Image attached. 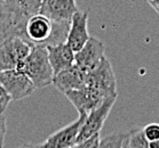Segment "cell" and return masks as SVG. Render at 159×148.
<instances>
[{
	"label": "cell",
	"instance_id": "13",
	"mask_svg": "<svg viewBox=\"0 0 159 148\" xmlns=\"http://www.w3.org/2000/svg\"><path fill=\"white\" fill-rule=\"evenodd\" d=\"M86 74L87 72L73 64L69 69H65L55 74L52 84L62 94H65L70 90L86 87Z\"/></svg>",
	"mask_w": 159,
	"mask_h": 148
},
{
	"label": "cell",
	"instance_id": "24",
	"mask_svg": "<svg viewBox=\"0 0 159 148\" xmlns=\"http://www.w3.org/2000/svg\"><path fill=\"white\" fill-rule=\"evenodd\" d=\"M17 148H37V145H32V144H23L21 145L20 147Z\"/></svg>",
	"mask_w": 159,
	"mask_h": 148
},
{
	"label": "cell",
	"instance_id": "22",
	"mask_svg": "<svg viewBox=\"0 0 159 148\" xmlns=\"http://www.w3.org/2000/svg\"><path fill=\"white\" fill-rule=\"evenodd\" d=\"M147 1H148L149 5L159 14V0H147Z\"/></svg>",
	"mask_w": 159,
	"mask_h": 148
},
{
	"label": "cell",
	"instance_id": "12",
	"mask_svg": "<svg viewBox=\"0 0 159 148\" xmlns=\"http://www.w3.org/2000/svg\"><path fill=\"white\" fill-rule=\"evenodd\" d=\"M87 24H88V11H78L73 14L70 22L66 44H69L75 53L80 50L90 38Z\"/></svg>",
	"mask_w": 159,
	"mask_h": 148
},
{
	"label": "cell",
	"instance_id": "23",
	"mask_svg": "<svg viewBox=\"0 0 159 148\" xmlns=\"http://www.w3.org/2000/svg\"><path fill=\"white\" fill-rule=\"evenodd\" d=\"M150 148H159V139L158 140L150 141Z\"/></svg>",
	"mask_w": 159,
	"mask_h": 148
},
{
	"label": "cell",
	"instance_id": "4",
	"mask_svg": "<svg viewBox=\"0 0 159 148\" xmlns=\"http://www.w3.org/2000/svg\"><path fill=\"white\" fill-rule=\"evenodd\" d=\"M117 100V95L109 96L102 101V104L98 106L95 109L89 112L86 115L83 125L80 128L79 134L77 137V142L84 141L88 138L93 137L95 134L101 133V130L104 122L108 119L109 114L111 112L112 107Z\"/></svg>",
	"mask_w": 159,
	"mask_h": 148
},
{
	"label": "cell",
	"instance_id": "1",
	"mask_svg": "<svg viewBox=\"0 0 159 148\" xmlns=\"http://www.w3.org/2000/svg\"><path fill=\"white\" fill-rule=\"evenodd\" d=\"M70 24H57L45 14L37 13L26 21L21 38L37 46L66 42Z\"/></svg>",
	"mask_w": 159,
	"mask_h": 148
},
{
	"label": "cell",
	"instance_id": "10",
	"mask_svg": "<svg viewBox=\"0 0 159 148\" xmlns=\"http://www.w3.org/2000/svg\"><path fill=\"white\" fill-rule=\"evenodd\" d=\"M105 57V47L101 40L90 36L85 46L75 53V64L85 72L100 64Z\"/></svg>",
	"mask_w": 159,
	"mask_h": 148
},
{
	"label": "cell",
	"instance_id": "20",
	"mask_svg": "<svg viewBox=\"0 0 159 148\" xmlns=\"http://www.w3.org/2000/svg\"><path fill=\"white\" fill-rule=\"evenodd\" d=\"M13 100L11 97L8 95V92L5 90V88L0 84V112L5 113V111L7 109L8 105L11 104V101Z\"/></svg>",
	"mask_w": 159,
	"mask_h": 148
},
{
	"label": "cell",
	"instance_id": "14",
	"mask_svg": "<svg viewBox=\"0 0 159 148\" xmlns=\"http://www.w3.org/2000/svg\"><path fill=\"white\" fill-rule=\"evenodd\" d=\"M48 58L54 75L65 69H69L75 64V51L66 42L47 46Z\"/></svg>",
	"mask_w": 159,
	"mask_h": 148
},
{
	"label": "cell",
	"instance_id": "3",
	"mask_svg": "<svg viewBox=\"0 0 159 148\" xmlns=\"http://www.w3.org/2000/svg\"><path fill=\"white\" fill-rule=\"evenodd\" d=\"M0 44V71L20 69L33 44L18 36H4Z\"/></svg>",
	"mask_w": 159,
	"mask_h": 148
},
{
	"label": "cell",
	"instance_id": "2",
	"mask_svg": "<svg viewBox=\"0 0 159 148\" xmlns=\"http://www.w3.org/2000/svg\"><path fill=\"white\" fill-rule=\"evenodd\" d=\"M18 70H22L29 76L36 89L48 87L53 83L54 71L49 63L47 47L45 46L33 44L30 54Z\"/></svg>",
	"mask_w": 159,
	"mask_h": 148
},
{
	"label": "cell",
	"instance_id": "5",
	"mask_svg": "<svg viewBox=\"0 0 159 148\" xmlns=\"http://www.w3.org/2000/svg\"><path fill=\"white\" fill-rule=\"evenodd\" d=\"M0 84L5 88L13 100H21L33 94L36 87L22 70L0 71Z\"/></svg>",
	"mask_w": 159,
	"mask_h": 148
},
{
	"label": "cell",
	"instance_id": "6",
	"mask_svg": "<svg viewBox=\"0 0 159 148\" xmlns=\"http://www.w3.org/2000/svg\"><path fill=\"white\" fill-rule=\"evenodd\" d=\"M13 14V25L4 36H21L26 21L39 13L43 0H5Z\"/></svg>",
	"mask_w": 159,
	"mask_h": 148
},
{
	"label": "cell",
	"instance_id": "21",
	"mask_svg": "<svg viewBox=\"0 0 159 148\" xmlns=\"http://www.w3.org/2000/svg\"><path fill=\"white\" fill-rule=\"evenodd\" d=\"M5 136H6V116L0 112V148H4Z\"/></svg>",
	"mask_w": 159,
	"mask_h": 148
},
{
	"label": "cell",
	"instance_id": "19",
	"mask_svg": "<svg viewBox=\"0 0 159 148\" xmlns=\"http://www.w3.org/2000/svg\"><path fill=\"white\" fill-rule=\"evenodd\" d=\"M100 139H101V138H100V133L95 134V136L88 138L86 140L77 142V144L75 145V146H72L71 148H98Z\"/></svg>",
	"mask_w": 159,
	"mask_h": 148
},
{
	"label": "cell",
	"instance_id": "7",
	"mask_svg": "<svg viewBox=\"0 0 159 148\" xmlns=\"http://www.w3.org/2000/svg\"><path fill=\"white\" fill-rule=\"evenodd\" d=\"M86 115L85 113H80L75 121L55 131L43 142L37 145V148H71L75 146Z\"/></svg>",
	"mask_w": 159,
	"mask_h": 148
},
{
	"label": "cell",
	"instance_id": "11",
	"mask_svg": "<svg viewBox=\"0 0 159 148\" xmlns=\"http://www.w3.org/2000/svg\"><path fill=\"white\" fill-rule=\"evenodd\" d=\"M76 11H78L76 0H43L39 13L57 24H70Z\"/></svg>",
	"mask_w": 159,
	"mask_h": 148
},
{
	"label": "cell",
	"instance_id": "17",
	"mask_svg": "<svg viewBox=\"0 0 159 148\" xmlns=\"http://www.w3.org/2000/svg\"><path fill=\"white\" fill-rule=\"evenodd\" d=\"M13 25V14L5 0H0V33H6Z\"/></svg>",
	"mask_w": 159,
	"mask_h": 148
},
{
	"label": "cell",
	"instance_id": "8",
	"mask_svg": "<svg viewBox=\"0 0 159 148\" xmlns=\"http://www.w3.org/2000/svg\"><path fill=\"white\" fill-rule=\"evenodd\" d=\"M64 95L68 98V100L75 106V108L79 114L80 113L88 114L98 106H100L105 98L112 96V95H108L104 91L98 90L93 87H88V86L76 90H70Z\"/></svg>",
	"mask_w": 159,
	"mask_h": 148
},
{
	"label": "cell",
	"instance_id": "16",
	"mask_svg": "<svg viewBox=\"0 0 159 148\" xmlns=\"http://www.w3.org/2000/svg\"><path fill=\"white\" fill-rule=\"evenodd\" d=\"M127 132L111 133L107 137L100 139L98 148H124Z\"/></svg>",
	"mask_w": 159,
	"mask_h": 148
},
{
	"label": "cell",
	"instance_id": "9",
	"mask_svg": "<svg viewBox=\"0 0 159 148\" xmlns=\"http://www.w3.org/2000/svg\"><path fill=\"white\" fill-rule=\"evenodd\" d=\"M86 86L96 88L108 95H117V82L111 63L104 57L96 67L86 74Z\"/></svg>",
	"mask_w": 159,
	"mask_h": 148
},
{
	"label": "cell",
	"instance_id": "18",
	"mask_svg": "<svg viewBox=\"0 0 159 148\" xmlns=\"http://www.w3.org/2000/svg\"><path fill=\"white\" fill-rule=\"evenodd\" d=\"M143 132L149 141L159 139V123H149L143 126Z\"/></svg>",
	"mask_w": 159,
	"mask_h": 148
},
{
	"label": "cell",
	"instance_id": "15",
	"mask_svg": "<svg viewBox=\"0 0 159 148\" xmlns=\"http://www.w3.org/2000/svg\"><path fill=\"white\" fill-rule=\"evenodd\" d=\"M124 148H150V141L145 137L143 128H134L127 131Z\"/></svg>",
	"mask_w": 159,
	"mask_h": 148
}]
</instances>
